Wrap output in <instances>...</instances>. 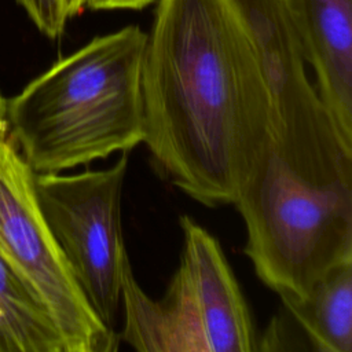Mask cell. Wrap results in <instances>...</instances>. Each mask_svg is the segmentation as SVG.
<instances>
[{
  "label": "cell",
  "mask_w": 352,
  "mask_h": 352,
  "mask_svg": "<svg viewBox=\"0 0 352 352\" xmlns=\"http://www.w3.org/2000/svg\"><path fill=\"white\" fill-rule=\"evenodd\" d=\"M271 87L268 131L238 188L243 253L280 296L352 260V144L308 78L290 0H234Z\"/></svg>",
  "instance_id": "1"
},
{
  "label": "cell",
  "mask_w": 352,
  "mask_h": 352,
  "mask_svg": "<svg viewBox=\"0 0 352 352\" xmlns=\"http://www.w3.org/2000/svg\"><path fill=\"white\" fill-rule=\"evenodd\" d=\"M142 91L158 175L208 206L234 205L271 118V87L234 0H157Z\"/></svg>",
  "instance_id": "2"
},
{
  "label": "cell",
  "mask_w": 352,
  "mask_h": 352,
  "mask_svg": "<svg viewBox=\"0 0 352 352\" xmlns=\"http://www.w3.org/2000/svg\"><path fill=\"white\" fill-rule=\"evenodd\" d=\"M138 25L96 36L7 100L10 136L34 173L129 153L146 138Z\"/></svg>",
  "instance_id": "3"
},
{
  "label": "cell",
  "mask_w": 352,
  "mask_h": 352,
  "mask_svg": "<svg viewBox=\"0 0 352 352\" xmlns=\"http://www.w3.org/2000/svg\"><path fill=\"white\" fill-rule=\"evenodd\" d=\"M179 224L180 260L161 298H151L126 264L120 341L143 352L257 351L250 308L220 242L188 214Z\"/></svg>",
  "instance_id": "4"
},
{
  "label": "cell",
  "mask_w": 352,
  "mask_h": 352,
  "mask_svg": "<svg viewBox=\"0 0 352 352\" xmlns=\"http://www.w3.org/2000/svg\"><path fill=\"white\" fill-rule=\"evenodd\" d=\"M128 160V153H121L106 169L34 173L41 213L88 304L111 330L121 304L122 274L131 263L121 220Z\"/></svg>",
  "instance_id": "5"
},
{
  "label": "cell",
  "mask_w": 352,
  "mask_h": 352,
  "mask_svg": "<svg viewBox=\"0 0 352 352\" xmlns=\"http://www.w3.org/2000/svg\"><path fill=\"white\" fill-rule=\"evenodd\" d=\"M0 253L45 302L66 352H114L120 336L94 312L37 201L34 172L8 133L0 135Z\"/></svg>",
  "instance_id": "6"
},
{
  "label": "cell",
  "mask_w": 352,
  "mask_h": 352,
  "mask_svg": "<svg viewBox=\"0 0 352 352\" xmlns=\"http://www.w3.org/2000/svg\"><path fill=\"white\" fill-rule=\"evenodd\" d=\"M315 88L352 144V0H290Z\"/></svg>",
  "instance_id": "7"
},
{
  "label": "cell",
  "mask_w": 352,
  "mask_h": 352,
  "mask_svg": "<svg viewBox=\"0 0 352 352\" xmlns=\"http://www.w3.org/2000/svg\"><path fill=\"white\" fill-rule=\"evenodd\" d=\"M280 301L312 349L352 352V260L331 267L304 296Z\"/></svg>",
  "instance_id": "8"
},
{
  "label": "cell",
  "mask_w": 352,
  "mask_h": 352,
  "mask_svg": "<svg viewBox=\"0 0 352 352\" xmlns=\"http://www.w3.org/2000/svg\"><path fill=\"white\" fill-rule=\"evenodd\" d=\"M0 352H66L62 334L45 302L1 253Z\"/></svg>",
  "instance_id": "9"
},
{
  "label": "cell",
  "mask_w": 352,
  "mask_h": 352,
  "mask_svg": "<svg viewBox=\"0 0 352 352\" xmlns=\"http://www.w3.org/2000/svg\"><path fill=\"white\" fill-rule=\"evenodd\" d=\"M36 25L50 38H58L69 21L66 0H15Z\"/></svg>",
  "instance_id": "10"
},
{
  "label": "cell",
  "mask_w": 352,
  "mask_h": 352,
  "mask_svg": "<svg viewBox=\"0 0 352 352\" xmlns=\"http://www.w3.org/2000/svg\"><path fill=\"white\" fill-rule=\"evenodd\" d=\"M157 0H82V10H143Z\"/></svg>",
  "instance_id": "11"
},
{
  "label": "cell",
  "mask_w": 352,
  "mask_h": 352,
  "mask_svg": "<svg viewBox=\"0 0 352 352\" xmlns=\"http://www.w3.org/2000/svg\"><path fill=\"white\" fill-rule=\"evenodd\" d=\"M8 121H7V100L0 94V135L8 133Z\"/></svg>",
  "instance_id": "12"
},
{
  "label": "cell",
  "mask_w": 352,
  "mask_h": 352,
  "mask_svg": "<svg viewBox=\"0 0 352 352\" xmlns=\"http://www.w3.org/2000/svg\"><path fill=\"white\" fill-rule=\"evenodd\" d=\"M66 11L69 19L73 16H78L84 12L82 10V0H66Z\"/></svg>",
  "instance_id": "13"
}]
</instances>
